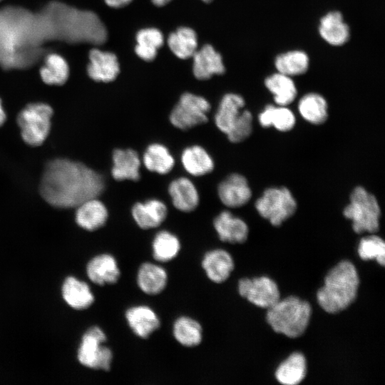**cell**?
<instances>
[{"label":"cell","mask_w":385,"mask_h":385,"mask_svg":"<svg viewBox=\"0 0 385 385\" xmlns=\"http://www.w3.org/2000/svg\"><path fill=\"white\" fill-rule=\"evenodd\" d=\"M103 177L84 164L65 158L47 163L40 183L41 197L59 208L76 207L104 190Z\"/></svg>","instance_id":"cell-1"},{"label":"cell","mask_w":385,"mask_h":385,"mask_svg":"<svg viewBox=\"0 0 385 385\" xmlns=\"http://www.w3.org/2000/svg\"><path fill=\"white\" fill-rule=\"evenodd\" d=\"M359 278L354 265L343 260L332 268L324 285L317 294L319 306L327 312L336 314L351 305L357 296Z\"/></svg>","instance_id":"cell-2"},{"label":"cell","mask_w":385,"mask_h":385,"mask_svg":"<svg viewBox=\"0 0 385 385\" xmlns=\"http://www.w3.org/2000/svg\"><path fill=\"white\" fill-rule=\"evenodd\" d=\"M266 319L272 329L290 338L301 336L309 323V303L295 296L280 299L267 309Z\"/></svg>","instance_id":"cell-3"},{"label":"cell","mask_w":385,"mask_h":385,"mask_svg":"<svg viewBox=\"0 0 385 385\" xmlns=\"http://www.w3.org/2000/svg\"><path fill=\"white\" fill-rule=\"evenodd\" d=\"M343 214L351 220L352 228L358 234L374 233L379 230L381 210L378 201L361 186L353 190Z\"/></svg>","instance_id":"cell-4"},{"label":"cell","mask_w":385,"mask_h":385,"mask_svg":"<svg viewBox=\"0 0 385 385\" xmlns=\"http://www.w3.org/2000/svg\"><path fill=\"white\" fill-rule=\"evenodd\" d=\"M52 115V108L43 103H30L21 110L17 123L24 141L31 146L41 145L49 134Z\"/></svg>","instance_id":"cell-5"},{"label":"cell","mask_w":385,"mask_h":385,"mask_svg":"<svg viewBox=\"0 0 385 385\" xmlns=\"http://www.w3.org/2000/svg\"><path fill=\"white\" fill-rule=\"evenodd\" d=\"M107 338L103 330L97 326L88 329L82 337L78 350V360L84 366L108 371L111 368L113 354L104 345Z\"/></svg>","instance_id":"cell-6"},{"label":"cell","mask_w":385,"mask_h":385,"mask_svg":"<svg viewBox=\"0 0 385 385\" xmlns=\"http://www.w3.org/2000/svg\"><path fill=\"white\" fill-rule=\"evenodd\" d=\"M259 214L274 226H279L294 215L297 202L287 188H270L255 202Z\"/></svg>","instance_id":"cell-7"},{"label":"cell","mask_w":385,"mask_h":385,"mask_svg":"<svg viewBox=\"0 0 385 385\" xmlns=\"http://www.w3.org/2000/svg\"><path fill=\"white\" fill-rule=\"evenodd\" d=\"M210 104L202 96L185 93L171 111L169 120L175 128L187 130L207 121Z\"/></svg>","instance_id":"cell-8"},{"label":"cell","mask_w":385,"mask_h":385,"mask_svg":"<svg viewBox=\"0 0 385 385\" xmlns=\"http://www.w3.org/2000/svg\"><path fill=\"white\" fill-rule=\"evenodd\" d=\"M238 292L252 304L269 309L280 299L276 282L268 277L242 278L238 282Z\"/></svg>","instance_id":"cell-9"},{"label":"cell","mask_w":385,"mask_h":385,"mask_svg":"<svg viewBox=\"0 0 385 385\" xmlns=\"http://www.w3.org/2000/svg\"><path fill=\"white\" fill-rule=\"evenodd\" d=\"M125 321L133 333L146 339L160 327V319L155 311L145 304L130 307L125 312Z\"/></svg>","instance_id":"cell-10"},{"label":"cell","mask_w":385,"mask_h":385,"mask_svg":"<svg viewBox=\"0 0 385 385\" xmlns=\"http://www.w3.org/2000/svg\"><path fill=\"white\" fill-rule=\"evenodd\" d=\"M217 194L220 201L228 207H239L245 205L252 197L247 179L242 175H228L218 185Z\"/></svg>","instance_id":"cell-11"},{"label":"cell","mask_w":385,"mask_h":385,"mask_svg":"<svg viewBox=\"0 0 385 385\" xmlns=\"http://www.w3.org/2000/svg\"><path fill=\"white\" fill-rule=\"evenodd\" d=\"M86 274L96 284H114L120 278L121 272L115 257L108 253L98 255L87 264Z\"/></svg>","instance_id":"cell-12"},{"label":"cell","mask_w":385,"mask_h":385,"mask_svg":"<svg viewBox=\"0 0 385 385\" xmlns=\"http://www.w3.org/2000/svg\"><path fill=\"white\" fill-rule=\"evenodd\" d=\"M201 266L206 277L212 282L222 283L230 276L235 267L231 255L223 249H213L206 252L201 260Z\"/></svg>","instance_id":"cell-13"},{"label":"cell","mask_w":385,"mask_h":385,"mask_svg":"<svg viewBox=\"0 0 385 385\" xmlns=\"http://www.w3.org/2000/svg\"><path fill=\"white\" fill-rule=\"evenodd\" d=\"M168 282L166 270L159 264L145 262L136 273V284L144 294L154 296L163 292Z\"/></svg>","instance_id":"cell-14"},{"label":"cell","mask_w":385,"mask_h":385,"mask_svg":"<svg viewBox=\"0 0 385 385\" xmlns=\"http://www.w3.org/2000/svg\"><path fill=\"white\" fill-rule=\"evenodd\" d=\"M89 59L87 71L93 80L108 83L118 76L120 66L114 53L94 48L90 51Z\"/></svg>","instance_id":"cell-15"},{"label":"cell","mask_w":385,"mask_h":385,"mask_svg":"<svg viewBox=\"0 0 385 385\" xmlns=\"http://www.w3.org/2000/svg\"><path fill=\"white\" fill-rule=\"evenodd\" d=\"M131 215L140 228L153 229L159 227L165 220L168 208L163 201L150 199L134 204L131 209Z\"/></svg>","instance_id":"cell-16"},{"label":"cell","mask_w":385,"mask_h":385,"mask_svg":"<svg viewBox=\"0 0 385 385\" xmlns=\"http://www.w3.org/2000/svg\"><path fill=\"white\" fill-rule=\"evenodd\" d=\"M214 228L219 239L232 244L243 243L248 237L246 222L229 211H222L213 220Z\"/></svg>","instance_id":"cell-17"},{"label":"cell","mask_w":385,"mask_h":385,"mask_svg":"<svg viewBox=\"0 0 385 385\" xmlns=\"http://www.w3.org/2000/svg\"><path fill=\"white\" fill-rule=\"evenodd\" d=\"M111 174L118 181H138L140 178V159L138 153L130 148H117L112 155Z\"/></svg>","instance_id":"cell-18"},{"label":"cell","mask_w":385,"mask_h":385,"mask_svg":"<svg viewBox=\"0 0 385 385\" xmlns=\"http://www.w3.org/2000/svg\"><path fill=\"white\" fill-rule=\"evenodd\" d=\"M193 57V73L199 80H207L213 75H220L225 72V66L221 55L209 44L196 51Z\"/></svg>","instance_id":"cell-19"},{"label":"cell","mask_w":385,"mask_h":385,"mask_svg":"<svg viewBox=\"0 0 385 385\" xmlns=\"http://www.w3.org/2000/svg\"><path fill=\"white\" fill-rule=\"evenodd\" d=\"M168 193L173 206L181 212H192L199 204L197 190L187 178L180 177L173 180L169 185Z\"/></svg>","instance_id":"cell-20"},{"label":"cell","mask_w":385,"mask_h":385,"mask_svg":"<svg viewBox=\"0 0 385 385\" xmlns=\"http://www.w3.org/2000/svg\"><path fill=\"white\" fill-rule=\"evenodd\" d=\"M108 217L106 205L97 197L88 199L76 207V222L79 227L88 231L103 227Z\"/></svg>","instance_id":"cell-21"},{"label":"cell","mask_w":385,"mask_h":385,"mask_svg":"<svg viewBox=\"0 0 385 385\" xmlns=\"http://www.w3.org/2000/svg\"><path fill=\"white\" fill-rule=\"evenodd\" d=\"M244 106L245 101L241 96L236 93L225 94L215 115V123L217 128L227 134L238 120Z\"/></svg>","instance_id":"cell-22"},{"label":"cell","mask_w":385,"mask_h":385,"mask_svg":"<svg viewBox=\"0 0 385 385\" xmlns=\"http://www.w3.org/2000/svg\"><path fill=\"white\" fill-rule=\"evenodd\" d=\"M319 32L322 38L332 46H341L349 38V26L339 11L329 12L321 19Z\"/></svg>","instance_id":"cell-23"},{"label":"cell","mask_w":385,"mask_h":385,"mask_svg":"<svg viewBox=\"0 0 385 385\" xmlns=\"http://www.w3.org/2000/svg\"><path fill=\"white\" fill-rule=\"evenodd\" d=\"M172 334L180 345L192 348L201 344L203 339V329L200 323L189 316H180L173 324Z\"/></svg>","instance_id":"cell-24"},{"label":"cell","mask_w":385,"mask_h":385,"mask_svg":"<svg viewBox=\"0 0 385 385\" xmlns=\"http://www.w3.org/2000/svg\"><path fill=\"white\" fill-rule=\"evenodd\" d=\"M61 292L65 302L77 310L88 308L95 301L88 284L73 277H68L65 279Z\"/></svg>","instance_id":"cell-25"},{"label":"cell","mask_w":385,"mask_h":385,"mask_svg":"<svg viewBox=\"0 0 385 385\" xmlns=\"http://www.w3.org/2000/svg\"><path fill=\"white\" fill-rule=\"evenodd\" d=\"M181 162L185 170L193 176H202L214 169V162L209 153L200 145H192L184 149Z\"/></svg>","instance_id":"cell-26"},{"label":"cell","mask_w":385,"mask_h":385,"mask_svg":"<svg viewBox=\"0 0 385 385\" xmlns=\"http://www.w3.org/2000/svg\"><path fill=\"white\" fill-rule=\"evenodd\" d=\"M307 361L304 356L294 352L282 361L275 372L277 380L284 385H297L305 377Z\"/></svg>","instance_id":"cell-27"},{"label":"cell","mask_w":385,"mask_h":385,"mask_svg":"<svg viewBox=\"0 0 385 385\" xmlns=\"http://www.w3.org/2000/svg\"><path fill=\"white\" fill-rule=\"evenodd\" d=\"M181 250L179 238L168 230L156 233L152 241V255L160 263L168 262L178 257Z\"/></svg>","instance_id":"cell-28"},{"label":"cell","mask_w":385,"mask_h":385,"mask_svg":"<svg viewBox=\"0 0 385 385\" xmlns=\"http://www.w3.org/2000/svg\"><path fill=\"white\" fill-rule=\"evenodd\" d=\"M143 163L149 171L165 175L173 169L175 160L164 145L152 143L143 153Z\"/></svg>","instance_id":"cell-29"},{"label":"cell","mask_w":385,"mask_h":385,"mask_svg":"<svg viewBox=\"0 0 385 385\" xmlns=\"http://www.w3.org/2000/svg\"><path fill=\"white\" fill-rule=\"evenodd\" d=\"M267 88L273 94L278 106H286L296 98L297 88L290 76L276 73L268 76L265 81Z\"/></svg>","instance_id":"cell-30"},{"label":"cell","mask_w":385,"mask_h":385,"mask_svg":"<svg viewBox=\"0 0 385 385\" xmlns=\"http://www.w3.org/2000/svg\"><path fill=\"white\" fill-rule=\"evenodd\" d=\"M327 103L324 98L315 93L304 95L299 101L298 110L302 118L310 123L318 125L328 116Z\"/></svg>","instance_id":"cell-31"},{"label":"cell","mask_w":385,"mask_h":385,"mask_svg":"<svg viewBox=\"0 0 385 385\" xmlns=\"http://www.w3.org/2000/svg\"><path fill=\"white\" fill-rule=\"evenodd\" d=\"M259 122L264 128L274 126L279 131L291 130L295 124V117L291 110L286 106H267L260 113Z\"/></svg>","instance_id":"cell-32"},{"label":"cell","mask_w":385,"mask_h":385,"mask_svg":"<svg viewBox=\"0 0 385 385\" xmlns=\"http://www.w3.org/2000/svg\"><path fill=\"white\" fill-rule=\"evenodd\" d=\"M172 52L182 59L188 58L195 53L197 47V35L188 27H181L170 34L168 39Z\"/></svg>","instance_id":"cell-33"},{"label":"cell","mask_w":385,"mask_h":385,"mask_svg":"<svg viewBox=\"0 0 385 385\" xmlns=\"http://www.w3.org/2000/svg\"><path fill=\"white\" fill-rule=\"evenodd\" d=\"M40 76L46 84L61 86L66 83L69 76L68 63L60 55L49 54L40 69Z\"/></svg>","instance_id":"cell-34"},{"label":"cell","mask_w":385,"mask_h":385,"mask_svg":"<svg viewBox=\"0 0 385 385\" xmlns=\"http://www.w3.org/2000/svg\"><path fill=\"white\" fill-rule=\"evenodd\" d=\"M135 53L144 61H153L159 48L163 44V36L157 29L148 28L139 31L136 35Z\"/></svg>","instance_id":"cell-35"},{"label":"cell","mask_w":385,"mask_h":385,"mask_svg":"<svg viewBox=\"0 0 385 385\" xmlns=\"http://www.w3.org/2000/svg\"><path fill=\"white\" fill-rule=\"evenodd\" d=\"M274 66L279 73L292 76L304 73L309 67V57L302 51H291L277 56Z\"/></svg>","instance_id":"cell-36"},{"label":"cell","mask_w":385,"mask_h":385,"mask_svg":"<svg viewBox=\"0 0 385 385\" xmlns=\"http://www.w3.org/2000/svg\"><path fill=\"white\" fill-rule=\"evenodd\" d=\"M358 254L364 260H375L381 266L385 265V243L379 236L362 238L358 246Z\"/></svg>","instance_id":"cell-37"},{"label":"cell","mask_w":385,"mask_h":385,"mask_svg":"<svg viewBox=\"0 0 385 385\" xmlns=\"http://www.w3.org/2000/svg\"><path fill=\"white\" fill-rule=\"evenodd\" d=\"M252 130V115L249 111L243 110L237 122L226 134L232 143H240L247 139Z\"/></svg>","instance_id":"cell-38"},{"label":"cell","mask_w":385,"mask_h":385,"mask_svg":"<svg viewBox=\"0 0 385 385\" xmlns=\"http://www.w3.org/2000/svg\"><path fill=\"white\" fill-rule=\"evenodd\" d=\"M132 0H105L111 7L120 8L128 4Z\"/></svg>","instance_id":"cell-39"},{"label":"cell","mask_w":385,"mask_h":385,"mask_svg":"<svg viewBox=\"0 0 385 385\" xmlns=\"http://www.w3.org/2000/svg\"><path fill=\"white\" fill-rule=\"evenodd\" d=\"M6 118V115L3 108L1 100L0 99V127L4 123Z\"/></svg>","instance_id":"cell-40"},{"label":"cell","mask_w":385,"mask_h":385,"mask_svg":"<svg viewBox=\"0 0 385 385\" xmlns=\"http://www.w3.org/2000/svg\"><path fill=\"white\" fill-rule=\"evenodd\" d=\"M171 0H152L153 3L158 6H164L169 3Z\"/></svg>","instance_id":"cell-41"},{"label":"cell","mask_w":385,"mask_h":385,"mask_svg":"<svg viewBox=\"0 0 385 385\" xmlns=\"http://www.w3.org/2000/svg\"><path fill=\"white\" fill-rule=\"evenodd\" d=\"M202 1H205V2H206V3H209V2H210L212 0H202Z\"/></svg>","instance_id":"cell-42"},{"label":"cell","mask_w":385,"mask_h":385,"mask_svg":"<svg viewBox=\"0 0 385 385\" xmlns=\"http://www.w3.org/2000/svg\"><path fill=\"white\" fill-rule=\"evenodd\" d=\"M1 1V0H0Z\"/></svg>","instance_id":"cell-43"}]
</instances>
